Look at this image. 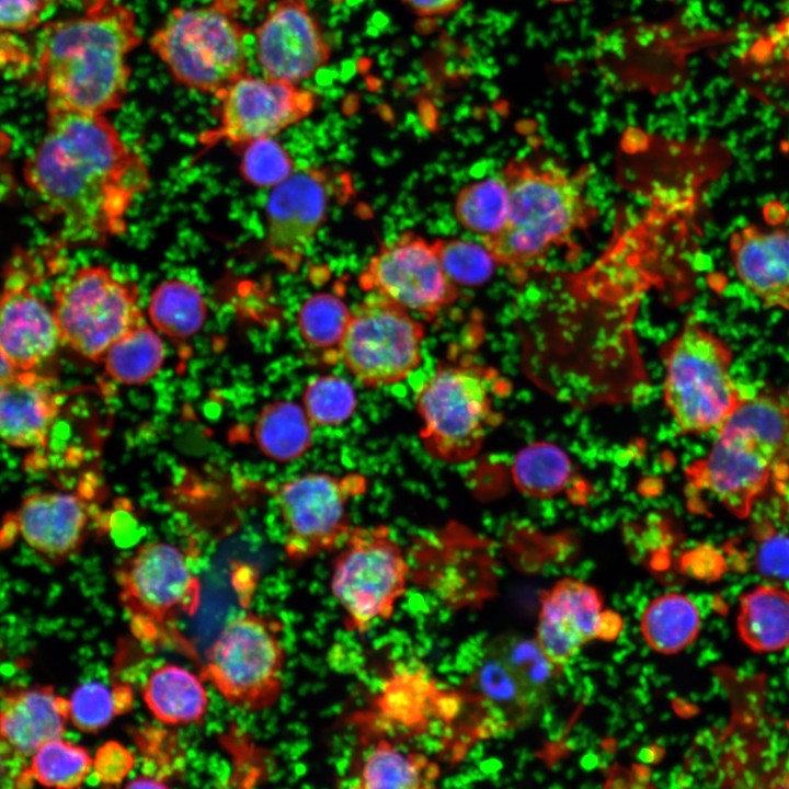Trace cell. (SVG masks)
Listing matches in <instances>:
<instances>
[{
    "label": "cell",
    "mask_w": 789,
    "mask_h": 789,
    "mask_svg": "<svg viewBox=\"0 0 789 789\" xmlns=\"http://www.w3.org/2000/svg\"><path fill=\"white\" fill-rule=\"evenodd\" d=\"M46 132L23 175L45 219L57 226V251L99 247L127 230L149 169L105 115L50 108Z\"/></svg>",
    "instance_id": "1"
},
{
    "label": "cell",
    "mask_w": 789,
    "mask_h": 789,
    "mask_svg": "<svg viewBox=\"0 0 789 789\" xmlns=\"http://www.w3.org/2000/svg\"><path fill=\"white\" fill-rule=\"evenodd\" d=\"M134 12L115 0H95L79 16L48 22L36 42V78L47 110L105 115L127 93L129 54L140 44Z\"/></svg>",
    "instance_id": "2"
},
{
    "label": "cell",
    "mask_w": 789,
    "mask_h": 789,
    "mask_svg": "<svg viewBox=\"0 0 789 789\" xmlns=\"http://www.w3.org/2000/svg\"><path fill=\"white\" fill-rule=\"evenodd\" d=\"M500 175L508 191L506 220L481 242L508 278L522 284L588 228L598 209L586 193L587 168L570 171L549 158H515Z\"/></svg>",
    "instance_id": "3"
},
{
    "label": "cell",
    "mask_w": 789,
    "mask_h": 789,
    "mask_svg": "<svg viewBox=\"0 0 789 789\" xmlns=\"http://www.w3.org/2000/svg\"><path fill=\"white\" fill-rule=\"evenodd\" d=\"M717 431L709 451L686 468L687 488L746 518L789 477V401L767 392L744 397Z\"/></svg>",
    "instance_id": "4"
},
{
    "label": "cell",
    "mask_w": 789,
    "mask_h": 789,
    "mask_svg": "<svg viewBox=\"0 0 789 789\" xmlns=\"http://www.w3.org/2000/svg\"><path fill=\"white\" fill-rule=\"evenodd\" d=\"M118 602L132 634L142 644L167 648L199 662L194 644L179 621L194 616L202 601V583L175 546L152 541L139 546L115 569Z\"/></svg>",
    "instance_id": "5"
},
{
    "label": "cell",
    "mask_w": 789,
    "mask_h": 789,
    "mask_svg": "<svg viewBox=\"0 0 789 789\" xmlns=\"http://www.w3.org/2000/svg\"><path fill=\"white\" fill-rule=\"evenodd\" d=\"M502 388L496 371L474 359L442 363L415 395L426 451L449 464L474 457L500 421L494 401Z\"/></svg>",
    "instance_id": "6"
},
{
    "label": "cell",
    "mask_w": 789,
    "mask_h": 789,
    "mask_svg": "<svg viewBox=\"0 0 789 789\" xmlns=\"http://www.w3.org/2000/svg\"><path fill=\"white\" fill-rule=\"evenodd\" d=\"M661 359L664 403L684 434L718 430L744 399L731 376L730 345L694 313L664 344Z\"/></svg>",
    "instance_id": "7"
},
{
    "label": "cell",
    "mask_w": 789,
    "mask_h": 789,
    "mask_svg": "<svg viewBox=\"0 0 789 789\" xmlns=\"http://www.w3.org/2000/svg\"><path fill=\"white\" fill-rule=\"evenodd\" d=\"M245 28L222 2L174 9L150 38L173 78L216 98L245 75Z\"/></svg>",
    "instance_id": "8"
},
{
    "label": "cell",
    "mask_w": 789,
    "mask_h": 789,
    "mask_svg": "<svg viewBox=\"0 0 789 789\" xmlns=\"http://www.w3.org/2000/svg\"><path fill=\"white\" fill-rule=\"evenodd\" d=\"M282 621L258 613L230 620L205 652L201 678L243 711L273 707L283 691Z\"/></svg>",
    "instance_id": "9"
},
{
    "label": "cell",
    "mask_w": 789,
    "mask_h": 789,
    "mask_svg": "<svg viewBox=\"0 0 789 789\" xmlns=\"http://www.w3.org/2000/svg\"><path fill=\"white\" fill-rule=\"evenodd\" d=\"M52 294L61 345L89 361H102L112 343L146 322L137 284L106 265L75 268Z\"/></svg>",
    "instance_id": "10"
},
{
    "label": "cell",
    "mask_w": 789,
    "mask_h": 789,
    "mask_svg": "<svg viewBox=\"0 0 789 789\" xmlns=\"http://www.w3.org/2000/svg\"><path fill=\"white\" fill-rule=\"evenodd\" d=\"M410 567L384 525L353 527L336 554L330 588L344 611L348 632L364 633L388 620L407 591Z\"/></svg>",
    "instance_id": "11"
},
{
    "label": "cell",
    "mask_w": 789,
    "mask_h": 789,
    "mask_svg": "<svg viewBox=\"0 0 789 789\" xmlns=\"http://www.w3.org/2000/svg\"><path fill=\"white\" fill-rule=\"evenodd\" d=\"M423 323L388 298L368 294L353 310L340 359L363 386L404 380L422 362Z\"/></svg>",
    "instance_id": "12"
},
{
    "label": "cell",
    "mask_w": 789,
    "mask_h": 789,
    "mask_svg": "<svg viewBox=\"0 0 789 789\" xmlns=\"http://www.w3.org/2000/svg\"><path fill=\"white\" fill-rule=\"evenodd\" d=\"M366 488L357 472H310L278 485L274 498L286 529L287 559L300 563L341 547L353 529L348 504Z\"/></svg>",
    "instance_id": "13"
},
{
    "label": "cell",
    "mask_w": 789,
    "mask_h": 789,
    "mask_svg": "<svg viewBox=\"0 0 789 789\" xmlns=\"http://www.w3.org/2000/svg\"><path fill=\"white\" fill-rule=\"evenodd\" d=\"M217 98L219 122L199 136L201 152L221 142L244 146L275 137L307 117L317 102L316 93L297 83L247 73Z\"/></svg>",
    "instance_id": "14"
},
{
    "label": "cell",
    "mask_w": 789,
    "mask_h": 789,
    "mask_svg": "<svg viewBox=\"0 0 789 789\" xmlns=\"http://www.w3.org/2000/svg\"><path fill=\"white\" fill-rule=\"evenodd\" d=\"M359 286L427 320L458 298L432 242L414 232L381 245L361 273Z\"/></svg>",
    "instance_id": "15"
},
{
    "label": "cell",
    "mask_w": 789,
    "mask_h": 789,
    "mask_svg": "<svg viewBox=\"0 0 789 789\" xmlns=\"http://www.w3.org/2000/svg\"><path fill=\"white\" fill-rule=\"evenodd\" d=\"M39 265L18 253L7 265L0 291V351L15 370H41L61 341L53 306L33 289Z\"/></svg>",
    "instance_id": "16"
},
{
    "label": "cell",
    "mask_w": 789,
    "mask_h": 789,
    "mask_svg": "<svg viewBox=\"0 0 789 789\" xmlns=\"http://www.w3.org/2000/svg\"><path fill=\"white\" fill-rule=\"evenodd\" d=\"M330 173L319 167L295 168L274 186L265 205L264 244L288 272H297L323 225L331 193Z\"/></svg>",
    "instance_id": "17"
},
{
    "label": "cell",
    "mask_w": 789,
    "mask_h": 789,
    "mask_svg": "<svg viewBox=\"0 0 789 789\" xmlns=\"http://www.w3.org/2000/svg\"><path fill=\"white\" fill-rule=\"evenodd\" d=\"M254 33L266 78L298 84L330 60L331 48L304 0H279Z\"/></svg>",
    "instance_id": "18"
},
{
    "label": "cell",
    "mask_w": 789,
    "mask_h": 789,
    "mask_svg": "<svg viewBox=\"0 0 789 789\" xmlns=\"http://www.w3.org/2000/svg\"><path fill=\"white\" fill-rule=\"evenodd\" d=\"M763 217L764 225L748 224L730 235L731 264L765 307L789 311V210L769 202Z\"/></svg>",
    "instance_id": "19"
},
{
    "label": "cell",
    "mask_w": 789,
    "mask_h": 789,
    "mask_svg": "<svg viewBox=\"0 0 789 789\" xmlns=\"http://www.w3.org/2000/svg\"><path fill=\"white\" fill-rule=\"evenodd\" d=\"M90 517L89 505L80 494L42 491L20 503L10 525L41 558L60 564L80 550Z\"/></svg>",
    "instance_id": "20"
},
{
    "label": "cell",
    "mask_w": 789,
    "mask_h": 789,
    "mask_svg": "<svg viewBox=\"0 0 789 789\" xmlns=\"http://www.w3.org/2000/svg\"><path fill=\"white\" fill-rule=\"evenodd\" d=\"M458 694L455 725L470 742L517 725L534 707L515 676L491 653Z\"/></svg>",
    "instance_id": "21"
},
{
    "label": "cell",
    "mask_w": 789,
    "mask_h": 789,
    "mask_svg": "<svg viewBox=\"0 0 789 789\" xmlns=\"http://www.w3.org/2000/svg\"><path fill=\"white\" fill-rule=\"evenodd\" d=\"M60 405L53 376L15 370L0 384V439L15 448L44 447Z\"/></svg>",
    "instance_id": "22"
},
{
    "label": "cell",
    "mask_w": 789,
    "mask_h": 789,
    "mask_svg": "<svg viewBox=\"0 0 789 789\" xmlns=\"http://www.w3.org/2000/svg\"><path fill=\"white\" fill-rule=\"evenodd\" d=\"M69 721V699L52 685L0 687V737L28 759L44 743L62 737Z\"/></svg>",
    "instance_id": "23"
},
{
    "label": "cell",
    "mask_w": 789,
    "mask_h": 789,
    "mask_svg": "<svg viewBox=\"0 0 789 789\" xmlns=\"http://www.w3.org/2000/svg\"><path fill=\"white\" fill-rule=\"evenodd\" d=\"M141 694L151 714L167 725L201 723L208 708L201 676L172 663L155 667Z\"/></svg>",
    "instance_id": "24"
},
{
    "label": "cell",
    "mask_w": 789,
    "mask_h": 789,
    "mask_svg": "<svg viewBox=\"0 0 789 789\" xmlns=\"http://www.w3.org/2000/svg\"><path fill=\"white\" fill-rule=\"evenodd\" d=\"M736 628L753 651L766 653L789 647V592L762 584L740 598Z\"/></svg>",
    "instance_id": "25"
},
{
    "label": "cell",
    "mask_w": 789,
    "mask_h": 789,
    "mask_svg": "<svg viewBox=\"0 0 789 789\" xmlns=\"http://www.w3.org/2000/svg\"><path fill=\"white\" fill-rule=\"evenodd\" d=\"M441 774L437 763L419 752H403L389 740L379 739L365 755L354 787L362 789H421L435 786Z\"/></svg>",
    "instance_id": "26"
},
{
    "label": "cell",
    "mask_w": 789,
    "mask_h": 789,
    "mask_svg": "<svg viewBox=\"0 0 789 789\" xmlns=\"http://www.w3.org/2000/svg\"><path fill=\"white\" fill-rule=\"evenodd\" d=\"M447 696L422 672H402L385 683L377 707L382 721L420 729L430 718L444 720Z\"/></svg>",
    "instance_id": "27"
},
{
    "label": "cell",
    "mask_w": 789,
    "mask_h": 789,
    "mask_svg": "<svg viewBox=\"0 0 789 789\" xmlns=\"http://www.w3.org/2000/svg\"><path fill=\"white\" fill-rule=\"evenodd\" d=\"M254 439L268 458L287 462L301 457L312 443V422L302 405L279 400L268 403L254 424Z\"/></svg>",
    "instance_id": "28"
},
{
    "label": "cell",
    "mask_w": 789,
    "mask_h": 789,
    "mask_svg": "<svg viewBox=\"0 0 789 789\" xmlns=\"http://www.w3.org/2000/svg\"><path fill=\"white\" fill-rule=\"evenodd\" d=\"M147 311L156 330L176 340L198 333L207 318V305L199 288L181 278L167 279L156 286Z\"/></svg>",
    "instance_id": "29"
},
{
    "label": "cell",
    "mask_w": 789,
    "mask_h": 789,
    "mask_svg": "<svg viewBox=\"0 0 789 789\" xmlns=\"http://www.w3.org/2000/svg\"><path fill=\"white\" fill-rule=\"evenodd\" d=\"M700 614L685 595L668 593L658 596L641 616V631L656 652L673 654L688 647L700 630Z\"/></svg>",
    "instance_id": "30"
},
{
    "label": "cell",
    "mask_w": 789,
    "mask_h": 789,
    "mask_svg": "<svg viewBox=\"0 0 789 789\" xmlns=\"http://www.w3.org/2000/svg\"><path fill=\"white\" fill-rule=\"evenodd\" d=\"M164 357L161 336L155 328L144 322L112 343L102 361L112 379L132 386L151 379L160 370Z\"/></svg>",
    "instance_id": "31"
},
{
    "label": "cell",
    "mask_w": 789,
    "mask_h": 789,
    "mask_svg": "<svg viewBox=\"0 0 789 789\" xmlns=\"http://www.w3.org/2000/svg\"><path fill=\"white\" fill-rule=\"evenodd\" d=\"M540 604L539 618L562 626L584 643L595 638L603 597L593 586L565 578L541 593Z\"/></svg>",
    "instance_id": "32"
},
{
    "label": "cell",
    "mask_w": 789,
    "mask_h": 789,
    "mask_svg": "<svg viewBox=\"0 0 789 789\" xmlns=\"http://www.w3.org/2000/svg\"><path fill=\"white\" fill-rule=\"evenodd\" d=\"M350 318L351 310L341 298L328 293L315 294L298 310L299 335L309 348L322 354L324 363H334L340 359Z\"/></svg>",
    "instance_id": "33"
},
{
    "label": "cell",
    "mask_w": 789,
    "mask_h": 789,
    "mask_svg": "<svg viewBox=\"0 0 789 789\" xmlns=\"http://www.w3.org/2000/svg\"><path fill=\"white\" fill-rule=\"evenodd\" d=\"M490 653L515 676L534 707L547 694L560 666L552 663L536 640L505 636L495 640Z\"/></svg>",
    "instance_id": "34"
},
{
    "label": "cell",
    "mask_w": 789,
    "mask_h": 789,
    "mask_svg": "<svg viewBox=\"0 0 789 789\" xmlns=\"http://www.w3.org/2000/svg\"><path fill=\"white\" fill-rule=\"evenodd\" d=\"M508 211V191L502 176L471 182L457 194L454 213L467 230L482 237L498 232Z\"/></svg>",
    "instance_id": "35"
},
{
    "label": "cell",
    "mask_w": 789,
    "mask_h": 789,
    "mask_svg": "<svg viewBox=\"0 0 789 789\" xmlns=\"http://www.w3.org/2000/svg\"><path fill=\"white\" fill-rule=\"evenodd\" d=\"M92 764L93 757L85 747L62 737L44 743L28 758L34 781L59 789L82 786L92 771Z\"/></svg>",
    "instance_id": "36"
},
{
    "label": "cell",
    "mask_w": 789,
    "mask_h": 789,
    "mask_svg": "<svg viewBox=\"0 0 789 789\" xmlns=\"http://www.w3.org/2000/svg\"><path fill=\"white\" fill-rule=\"evenodd\" d=\"M515 484L533 496H551L563 489L571 466L568 456L549 443H536L522 449L514 459Z\"/></svg>",
    "instance_id": "37"
},
{
    "label": "cell",
    "mask_w": 789,
    "mask_h": 789,
    "mask_svg": "<svg viewBox=\"0 0 789 789\" xmlns=\"http://www.w3.org/2000/svg\"><path fill=\"white\" fill-rule=\"evenodd\" d=\"M357 405L353 386L336 375H321L308 382L302 407L312 424L334 426L345 423Z\"/></svg>",
    "instance_id": "38"
},
{
    "label": "cell",
    "mask_w": 789,
    "mask_h": 789,
    "mask_svg": "<svg viewBox=\"0 0 789 789\" xmlns=\"http://www.w3.org/2000/svg\"><path fill=\"white\" fill-rule=\"evenodd\" d=\"M432 244L455 285L479 286L493 275L496 263L484 244L462 239H437Z\"/></svg>",
    "instance_id": "39"
},
{
    "label": "cell",
    "mask_w": 789,
    "mask_h": 789,
    "mask_svg": "<svg viewBox=\"0 0 789 789\" xmlns=\"http://www.w3.org/2000/svg\"><path fill=\"white\" fill-rule=\"evenodd\" d=\"M242 147L240 173L254 186L274 187L296 168L288 151L275 137L255 139Z\"/></svg>",
    "instance_id": "40"
},
{
    "label": "cell",
    "mask_w": 789,
    "mask_h": 789,
    "mask_svg": "<svg viewBox=\"0 0 789 789\" xmlns=\"http://www.w3.org/2000/svg\"><path fill=\"white\" fill-rule=\"evenodd\" d=\"M134 739L147 768L145 774L168 784L182 771L184 758L172 731L149 724L135 730Z\"/></svg>",
    "instance_id": "41"
},
{
    "label": "cell",
    "mask_w": 789,
    "mask_h": 789,
    "mask_svg": "<svg viewBox=\"0 0 789 789\" xmlns=\"http://www.w3.org/2000/svg\"><path fill=\"white\" fill-rule=\"evenodd\" d=\"M115 716L112 689L100 682L79 685L69 698V721L81 732L96 733Z\"/></svg>",
    "instance_id": "42"
},
{
    "label": "cell",
    "mask_w": 789,
    "mask_h": 789,
    "mask_svg": "<svg viewBox=\"0 0 789 789\" xmlns=\"http://www.w3.org/2000/svg\"><path fill=\"white\" fill-rule=\"evenodd\" d=\"M755 537L756 570L774 581L789 580V536L762 524L755 531Z\"/></svg>",
    "instance_id": "43"
},
{
    "label": "cell",
    "mask_w": 789,
    "mask_h": 789,
    "mask_svg": "<svg viewBox=\"0 0 789 789\" xmlns=\"http://www.w3.org/2000/svg\"><path fill=\"white\" fill-rule=\"evenodd\" d=\"M136 757L118 741L103 743L93 757L92 770L96 780L111 787H119L134 769Z\"/></svg>",
    "instance_id": "44"
},
{
    "label": "cell",
    "mask_w": 789,
    "mask_h": 789,
    "mask_svg": "<svg viewBox=\"0 0 789 789\" xmlns=\"http://www.w3.org/2000/svg\"><path fill=\"white\" fill-rule=\"evenodd\" d=\"M49 7L47 0H0V28L13 34L35 30Z\"/></svg>",
    "instance_id": "45"
},
{
    "label": "cell",
    "mask_w": 789,
    "mask_h": 789,
    "mask_svg": "<svg viewBox=\"0 0 789 789\" xmlns=\"http://www.w3.org/2000/svg\"><path fill=\"white\" fill-rule=\"evenodd\" d=\"M34 782L27 759L0 737V788H31Z\"/></svg>",
    "instance_id": "46"
},
{
    "label": "cell",
    "mask_w": 789,
    "mask_h": 789,
    "mask_svg": "<svg viewBox=\"0 0 789 789\" xmlns=\"http://www.w3.org/2000/svg\"><path fill=\"white\" fill-rule=\"evenodd\" d=\"M722 558L710 548H700L686 553L681 562L679 570L687 576L701 580H717L723 572Z\"/></svg>",
    "instance_id": "47"
},
{
    "label": "cell",
    "mask_w": 789,
    "mask_h": 789,
    "mask_svg": "<svg viewBox=\"0 0 789 789\" xmlns=\"http://www.w3.org/2000/svg\"><path fill=\"white\" fill-rule=\"evenodd\" d=\"M32 61L25 46L11 33L0 28V77L20 73Z\"/></svg>",
    "instance_id": "48"
},
{
    "label": "cell",
    "mask_w": 789,
    "mask_h": 789,
    "mask_svg": "<svg viewBox=\"0 0 789 789\" xmlns=\"http://www.w3.org/2000/svg\"><path fill=\"white\" fill-rule=\"evenodd\" d=\"M465 0H402L420 16L446 15L457 10Z\"/></svg>",
    "instance_id": "49"
},
{
    "label": "cell",
    "mask_w": 789,
    "mask_h": 789,
    "mask_svg": "<svg viewBox=\"0 0 789 789\" xmlns=\"http://www.w3.org/2000/svg\"><path fill=\"white\" fill-rule=\"evenodd\" d=\"M624 627L622 617L614 610L601 611L596 621L595 638L602 641H614Z\"/></svg>",
    "instance_id": "50"
},
{
    "label": "cell",
    "mask_w": 789,
    "mask_h": 789,
    "mask_svg": "<svg viewBox=\"0 0 789 789\" xmlns=\"http://www.w3.org/2000/svg\"><path fill=\"white\" fill-rule=\"evenodd\" d=\"M116 714H124L133 709L134 694L129 685L116 684L112 689Z\"/></svg>",
    "instance_id": "51"
},
{
    "label": "cell",
    "mask_w": 789,
    "mask_h": 789,
    "mask_svg": "<svg viewBox=\"0 0 789 789\" xmlns=\"http://www.w3.org/2000/svg\"><path fill=\"white\" fill-rule=\"evenodd\" d=\"M665 751L658 744L644 746L639 752V759L643 764H658L664 757Z\"/></svg>",
    "instance_id": "52"
},
{
    "label": "cell",
    "mask_w": 789,
    "mask_h": 789,
    "mask_svg": "<svg viewBox=\"0 0 789 789\" xmlns=\"http://www.w3.org/2000/svg\"><path fill=\"white\" fill-rule=\"evenodd\" d=\"M126 788H168L169 785L161 779L144 774L132 779Z\"/></svg>",
    "instance_id": "53"
},
{
    "label": "cell",
    "mask_w": 789,
    "mask_h": 789,
    "mask_svg": "<svg viewBox=\"0 0 789 789\" xmlns=\"http://www.w3.org/2000/svg\"><path fill=\"white\" fill-rule=\"evenodd\" d=\"M606 787H636L631 771L619 769L610 773Z\"/></svg>",
    "instance_id": "54"
},
{
    "label": "cell",
    "mask_w": 789,
    "mask_h": 789,
    "mask_svg": "<svg viewBox=\"0 0 789 789\" xmlns=\"http://www.w3.org/2000/svg\"><path fill=\"white\" fill-rule=\"evenodd\" d=\"M632 778L636 782V787H649L650 786V769L642 764H634L631 769Z\"/></svg>",
    "instance_id": "55"
},
{
    "label": "cell",
    "mask_w": 789,
    "mask_h": 789,
    "mask_svg": "<svg viewBox=\"0 0 789 789\" xmlns=\"http://www.w3.org/2000/svg\"><path fill=\"white\" fill-rule=\"evenodd\" d=\"M12 140L9 135L0 130V167L3 162L4 157L8 155L11 148Z\"/></svg>",
    "instance_id": "56"
},
{
    "label": "cell",
    "mask_w": 789,
    "mask_h": 789,
    "mask_svg": "<svg viewBox=\"0 0 789 789\" xmlns=\"http://www.w3.org/2000/svg\"><path fill=\"white\" fill-rule=\"evenodd\" d=\"M15 369L12 367V365L7 361L4 355L0 351V384L11 376Z\"/></svg>",
    "instance_id": "57"
},
{
    "label": "cell",
    "mask_w": 789,
    "mask_h": 789,
    "mask_svg": "<svg viewBox=\"0 0 789 789\" xmlns=\"http://www.w3.org/2000/svg\"><path fill=\"white\" fill-rule=\"evenodd\" d=\"M47 1L49 2L50 5H53V4L61 3V2L68 1V0H47Z\"/></svg>",
    "instance_id": "58"
},
{
    "label": "cell",
    "mask_w": 789,
    "mask_h": 789,
    "mask_svg": "<svg viewBox=\"0 0 789 789\" xmlns=\"http://www.w3.org/2000/svg\"><path fill=\"white\" fill-rule=\"evenodd\" d=\"M550 1L559 2V3H564V2H571V1H574V0H550Z\"/></svg>",
    "instance_id": "59"
}]
</instances>
